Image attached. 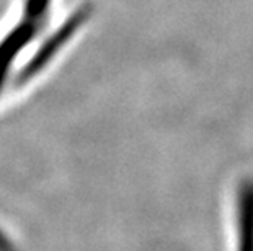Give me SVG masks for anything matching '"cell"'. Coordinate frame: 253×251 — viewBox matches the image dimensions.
Masks as SVG:
<instances>
[{
	"instance_id": "1",
	"label": "cell",
	"mask_w": 253,
	"mask_h": 251,
	"mask_svg": "<svg viewBox=\"0 0 253 251\" xmlns=\"http://www.w3.org/2000/svg\"><path fill=\"white\" fill-rule=\"evenodd\" d=\"M85 10H80L74 15V17L69 18L66 23H64L61 28L56 30L54 33L49 36V39H47L44 44H42L40 49L36 51V54L33 56V59L26 64L23 67V71L20 72V77H18V83L21 82H28L30 78H33L36 73H40L44 66L47 62L51 61L52 57H54L59 49L66 44V42L71 39V36L77 31V28L80 25H82V21L85 20Z\"/></svg>"
},
{
	"instance_id": "2",
	"label": "cell",
	"mask_w": 253,
	"mask_h": 251,
	"mask_svg": "<svg viewBox=\"0 0 253 251\" xmlns=\"http://www.w3.org/2000/svg\"><path fill=\"white\" fill-rule=\"evenodd\" d=\"M41 21L25 18L13 26L0 41V90H2L5 78L8 77V72L12 69L13 62L17 61V56L28 46V42L35 38L36 31L40 30Z\"/></svg>"
},
{
	"instance_id": "3",
	"label": "cell",
	"mask_w": 253,
	"mask_h": 251,
	"mask_svg": "<svg viewBox=\"0 0 253 251\" xmlns=\"http://www.w3.org/2000/svg\"><path fill=\"white\" fill-rule=\"evenodd\" d=\"M234 251H253V179L240 181L237 188Z\"/></svg>"
},
{
	"instance_id": "4",
	"label": "cell",
	"mask_w": 253,
	"mask_h": 251,
	"mask_svg": "<svg viewBox=\"0 0 253 251\" xmlns=\"http://www.w3.org/2000/svg\"><path fill=\"white\" fill-rule=\"evenodd\" d=\"M0 251H12V248H10V243L5 240V237L2 233H0Z\"/></svg>"
}]
</instances>
